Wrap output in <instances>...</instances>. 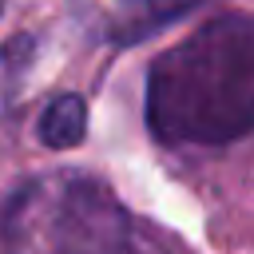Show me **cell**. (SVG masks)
I'll return each mask as SVG.
<instances>
[{"label": "cell", "instance_id": "obj_1", "mask_svg": "<svg viewBox=\"0 0 254 254\" xmlns=\"http://www.w3.org/2000/svg\"><path fill=\"white\" fill-rule=\"evenodd\" d=\"M147 127L167 147H226L254 135V12H222L155 56Z\"/></svg>", "mask_w": 254, "mask_h": 254}, {"label": "cell", "instance_id": "obj_5", "mask_svg": "<svg viewBox=\"0 0 254 254\" xmlns=\"http://www.w3.org/2000/svg\"><path fill=\"white\" fill-rule=\"evenodd\" d=\"M0 8H4V0H0Z\"/></svg>", "mask_w": 254, "mask_h": 254}, {"label": "cell", "instance_id": "obj_4", "mask_svg": "<svg viewBox=\"0 0 254 254\" xmlns=\"http://www.w3.org/2000/svg\"><path fill=\"white\" fill-rule=\"evenodd\" d=\"M87 135V103L75 91L56 95L40 115V143L52 151H67Z\"/></svg>", "mask_w": 254, "mask_h": 254}, {"label": "cell", "instance_id": "obj_2", "mask_svg": "<svg viewBox=\"0 0 254 254\" xmlns=\"http://www.w3.org/2000/svg\"><path fill=\"white\" fill-rule=\"evenodd\" d=\"M8 254H151L119 198L87 175H44L4 210Z\"/></svg>", "mask_w": 254, "mask_h": 254}, {"label": "cell", "instance_id": "obj_3", "mask_svg": "<svg viewBox=\"0 0 254 254\" xmlns=\"http://www.w3.org/2000/svg\"><path fill=\"white\" fill-rule=\"evenodd\" d=\"M202 0H111L107 4V36L115 40H143L187 12H194Z\"/></svg>", "mask_w": 254, "mask_h": 254}]
</instances>
